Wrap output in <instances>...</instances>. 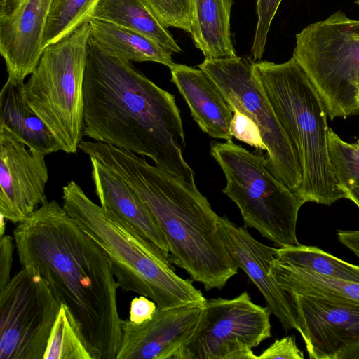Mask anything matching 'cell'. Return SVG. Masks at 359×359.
<instances>
[{
    "label": "cell",
    "mask_w": 359,
    "mask_h": 359,
    "mask_svg": "<svg viewBox=\"0 0 359 359\" xmlns=\"http://www.w3.org/2000/svg\"><path fill=\"white\" fill-rule=\"evenodd\" d=\"M91 18L110 22L141 34L172 53L182 52L167 28L141 0H101Z\"/></svg>",
    "instance_id": "obj_23"
},
{
    "label": "cell",
    "mask_w": 359,
    "mask_h": 359,
    "mask_svg": "<svg viewBox=\"0 0 359 359\" xmlns=\"http://www.w3.org/2000/svg\"><path fill=\"white\" fill-rule=\"evenodd\" d=\"M15 247L14 237L4 235L0 239V291L10 281L13 255Z\"/></svg>",
    "instance_id": "obj_32"
},
{
    "label": "cell",
    "mask_w": 359,
    "mask_h": 359,
    "mask_svg": "<svg viewBox=\"0 0 359 359\" xmlns=\"http://www.w3.org/2000/svg\"><path fill=\"white\" fill-rule=\"evenodd\" d=\"M282 0H257V23L251 48L253 60H260L265 50L268 33L272 20Z\"/></svg>",
    "instance_id": "obj_29"
},
{
    "label": "cell",
    "mask_w": 359,
    "mask_h": 359,
    "mask_svg": "<svg viewBox=\"0 0 359 359\" xmlns=\"http://www.w3.org/2000/svg\"><path fill=\"white\" fill-rule=\"evenodd\" d=\"M7 220L0 215V237H3L6 229V222Z\"/></svg>",
    "instance_id": "obj_37"
},
{
    "label": "cell",
    "mask_w": 359,
    "mask_h": 359,
    "mask_svg": "<svg viewBox=\"0 0 359 359\" xmlns=\"http://www.w3.org/2000/svg\"><path fill=\"white\" fill-rule=\"evenodd\" d=\"M22 266L34 267L77 322L93 359H116L121 341L118 287L100 245L55 200L13 230Z\"/></svg>",
    "instance_id": "obj_1"
},
{
    "label": "cell",
    "mask_w": 359,
    "mask_h": 359,
    "mask_svg": "<svg viewBox=\"0 0 359 359\" xmlns=\"http://www.w3.org/2000/svg\"><path fill=\"white\" fill-rule=\"evenodd\" d=\"M358 101H359V95H358Z\"/></svg>",
    "instance_id": "obj_40"
},
{
    "label": "cell",
    "mask_w": 359,
    "mask_h": 359,
    "mask_svg": "<svg viewBox=\"0 0 359 359\" xmlns=\"http://www.w3.org/2000/svg\"><path fill=\"white\" fill-rule=\"evenodd\" d=\"M230 133L232 137L260 151L267 150L257 125L248 116L240 111H233L230 124Z\"/></svg>",
    "instance_id": "obj_30"
},
{
    "label": "cell",
    "mask_w": 359,
    "mask_h": 359,
    "mask_svg": "<svg viewBox=\"0 0 359 359\" xmlns=\"http://www.w3.org/2000/svg\"><path fill=\"white\" fill-rule=\"evenodd\" d=\"M254 72L297 154L300 201L330 205L347 198L330 157L326 108L304 71L292 57L279 64L255 62Z\"/></svg>",
    "instance_id": "obj_5"
},
{
    "label": "cell",
    "mask_w": 359,
    "mask_h": 359,
    "mask_svg": "<svg viewBox=\"0 0 359 359\" xmlns=\"http://www.w3.org/2000/svg\"><path fill=\"white\" fill-rule=\"evenodd\" d=\"M294 335L276 339L269 347L257 355V359H304Z\"/></svg>",
    "instance_id": "obj_31"
},
{
    "label": "cell",
    "mask_w": 359,
    "mask_h": 359,
    "mask_svg": "<svg viewBox=\"0 0 359 359\" xmlns=\"http://www.w3.org/2000/svg\"><path fill=\"white\" fill-rule=\"evenodd\" d=\"M90 38L86 21L46 46L25 83L30 107L67 154L77 152L83 136V81Z\"/></svg>",
    "instance_id": "obj_6"
},
{
    "label": "cell",
    "mask_w": 359,
    "mask_h": 359,
    "mask_svg": "<svg viewBox=\"0 0 359 359\" xmlns=\"http://www.w3.org/2000/svg\"><path fill=\"white\" fill-rule=\"evenodd\" d=\"M170 69L171 81L201 129L211 137L232 140L230 124L233 112L212 80L201 69L185 65L175 64Z\"/></svg>",
    "instance_id": "obj_17"
},
{
    "label": "cell",
    "mask_w": 359,
    "mask_h": 359,
    "mask_svg": "<svg viewBox=\"0 0 359 359\" xmlns=\"http://www.w3.org/2000/svg\"><path fill=\"white\" fill-rule=\"evenodd\" d=\"M79 150L118 176L139 196L169 245L168 260L206 291L221 290L238 273L217 226L218 215L196 186L144 157L106 143L82 140Z\"/></svg>",
    "instance_id": "obj_3"
},
{
    "label": "cell",
    "mask_w": 359,
    "mask_h": 359,
    "mask_svg": "<svg viewBox=\"0 0 359 359\" xmlns=\"http://www.w3.org/2000/svg\"><path fill=\"white\" fill-rule=\"evenodd\" d=\"M292 57L331 120L359 114V20L337 11L296 34Z\"/></svg>",
    "instance_id": "obj_8"
},
{
    "label": "cell",
    "mask_w": 359,
    "mask_h": 359,
    "mask_svg": "<svg viewBox=\"0 0 359 359\" xmlns=\"http://www.w3.org/2000/svg\"><path fill=\"white\" fill-rule=\"evenodd\" d=\"M344 191L346 193L347 199L353 201L359 208V187L346 188Z\"/></svg>",
    "instance_id": "obj_36"
},
{
    "label": "cell",
    "mask_w": 359,
    "mask_h": 359,
    "mask_svg": "<svg viewBox=\"0 0 359 359\" xmlns=\"http://www.w3.org/2000/svg\"><path fill=\"white\" fill-rule=\"evenodd\" d=\"M217 226L224 246L238 266L258 288L269 308L285 331L299 332L297 313L290 295L269 273L276 248L260 243L246 226H238L226 217H218Z\"/></svg>",
    "instance_id": "obj_15"
},
{
    "label": "cell",
    "mask_w": 359,
    "mask_h": 359,
    "mask_svg": "<svg viewBox=\"0 0 359 359\" xmlns=\"http://www.w3.org/2000/svg\"><path fill=\"white\" fill-rule=\"evenodd\" d=\"M156 309L152 299L143 295L136 297L130 302L129 320L134 323H143L152 318Z\"/></svg>",
    "instance_id": "obj_33"
},
{
    "label": "cell",
    "mask_w": 359,
    "mask_h": 359,
    "mask_svg": "<svg viewBox=\"0 0 359 359\" xmlns=\"http://www.w3.org/2000/svg\"><path fill=\"white\" fill-rule=\"evenodd\" d=\"M62 206L107 256L118 287L152 299L158 308L205 303L192 281L179 276L163 253L114 212L94 203L71 180L62 188Z\"/></svg>",
    "instance_id": "obj_4"
},
{
    "label": "cell",
    "mask_w": 359,
    "mask_h": 359,
    "mask_svg": "<svg viewBox=\"0 0 359 359\" xmlns=\"http://www.w3.org/2000/svg\"><path fill=\"white\" fill-rule=\"evenodd\" d=\"M61 304L32 266L0 291V359H43Z\"/></svg>",
    "instance_id": "obj_11"
},
{
    "label": "cell",
    "mask_w": 359,
    "mask_h": 359,
    "mask_svg": "<svg viewBox=\"0 0 359 359\" xmlns=\"http://www.w3.org/2000/svg\"><path fill=\"white\" fill-rule=\"evenodd\" d=\"M275 257L287 264L320 275L359 283V265L346 262L315 246L299 244L276 248Z\"/></svg>",
    "instance_id": "obj_24"
},
{
    "label": "cell",
    "mask_w": 359,
    "mask_h": 359,
    "mask_svg": "<svg viewBox=\"0 0 359 359\" xmlns=\"http://www.w3.org/2000/svg\"><path fill=\"white\" fill-rule=\"evenodd\" d=\"M165 27L190 34L193 0H141Z\"/></svg>",
    "instance_id": "obj_28"
},
{
    "label": "cell",
    "mask_w": 359,
    "mask_h": 359,
    "mask_svg": "<svg viewBox=\"0 0 359 359\" xmlns=\"http://www.w3.org/2000/svg\"><path fill=\"white\" fill-rule=\"evenodd\" d=\"M288 294L310 359H335L359 339V303Z\"/></svg>",
    "instance_id": "obj_13"
},
{
    "label": "cell",
    "mask_w": 359,
    "mask_h": 359,
    "mask_svg": "<svg viewBox=\"0 0 359 359\" xmlns=\"http://www.w3.org/2000/svg\"><path fill=\"white\" fill-rule=\"evenodd\" d=\"M210 154L226 178L222 192L238 208L245 226L278 248L299 245L296 230L303 203L272 174L267 159L233 140L213 142Z\"/></svg>",
    "instance_id": "obj_7"
},
{
    "label": "cell",
    "mask_w": 359,
    "mask_h": 359,
    "mask_svg": "<svg viewBox=\"0 0 359 359\" xmlns=\"http://www.w3.org/2000/svg\"><path fill=\"white\" fill-rule=\"evenodd\" d=\"M20 0H0V16L11 12Z\"/></svg>",
    "instance_id": "obj_35"
},
{
    "label": "cell",
    "mask_w": 359,
    "mask_h": 359,
    "mask_svg": "<svg viewBox=\"0 0 359 359\" xmlns=\"http://www.w3.org/2000/svg\"><path fill=\"white\" fill-rule=\"evenodd\" d=\"M43 359H93L77 322L64 304L52 328Z\"/></svg>",
    "instance_id": "obj_25"
},
{
    "label": "cell",
    "mask_w": 359,
    "mask_h": 359,
    "mask_svg": "<svg viewBox=\"0 0 359 359\" xmlns=\"http://www.w3.org/2000/svg\"><path fill=\"white\" fill-rule=\"evenodd\" d=\"M205 303L156 309L151 319L137 324L121 320L116 359H173L196 329Z\"/></svg>",
    "instance_id": "obj_14"
},
{
    "label": "cell",
    "mask_w": 359,
    "mask_h": 359,
    "mask_svg": "<svg viewBox=\"0 0 359 359\" xmlns=\"http://www.w3.org/2000/svg\"><path fill=\"white\" fill-rule=\"evenodd\" d=\"M101 0H53L43 46L53 43L88 21Z\"/></svg>",
    "instance_id": "obj_26"
},
{
    "label": "cell",
    "mask_w": 359,
    "mask_h": 359,
    "mask_svg": "<svg viewBox=\"0 0 359 359\" xmlns=\"http://www.w3.org/2000/svg\"><path fill=\"white\" fill-rule=\"evenodd\" d=\"M335 359H359V339L346 345L337 353Z\"/></svg>",
    "instance_id": "obj_34"
},
{
    "label": "cell",
    "mask_w": 359,
    "mask_h": 359,
    "mask_svg": "<svg viewBox=\"0 0 359 359\" xmlns=\"http://www.w3.org/2000/svg\"><path fill=\"white\" fill-rule=\"evenodd\" d=\"M271 313L246 291L206 299L196 329L173 359H257L252 349L271 337Z\"/></svg>",
    "instance_id": "obj_10"
},
{
    "label": "cell",
    "mask_w": 359,
    "mask_h": 359,
    "mask_svg": "<svg viewBox=\"0 0 359 359\" xmlns=\"http://www.w3.org/2000/svg\"><path fill=\"white\" fill-rule=\"evenodd\" d=\"M90 160L100 205L131 224L168 259V241L145 203L120 176L97 161Z\"/></svg>",
    "instance_id": "obj_18"
},
{
    "label": "cell",
    "mask_w": 359,
    "mask_h": 359,
    "mask_svg": "<svg viewBox=\"0 0 359 359\" xmlns=\"http://www.w3.org/2000/svg\"><path fill=\"white\" fill-rule=\"evenodd\" d=\"M355 144L359 147V139L358 140V141L355 142Z\"/></svg>",
    "instance_id": "obj_38"
},
{
    "label": "cell",
    "mask_w": 359,
    "mask_h": 359,
    "mask_svg": "<svg viewBox=\"0 0 359 359\" xmlns=\"http://www.w3.org/2000/svg\"><path fill=\"white\" fill-rule=\"evenodd\" d=\"M330 157L334 175L344 189L359 187V147L343 140L332 129L327 133Z\"/></svg>",
    "instance_id": "obj_27"
},
{
    "label": "cell",
    "mask_w": 359,
    "mask_h": 359,
    "mask_svg": "<svg viewBox=\"0 0 359 359\" xmlns=\"http://www.w3.org/2000/svg\"><path fill=\"white\" fill-rule=\"evenodd\" d=\"M91 40L104 53L130 62H154L171 68L172 52L151 39L114 23L91 18Z\"/></svg>",
    "instance_id": "obj_21"
},
{
    "label": "cell",
    "mask_w": 359,
    "mask_h": 359,
    "mask_svg": "<svg viewBox=\"0 0 359 359\" xmlns=\"http://www.w3.org/2000/svg\"><path fill=\"white\" fill-rule=\"evenodd\" d=\"M53 0H20L0 16V53L8 80L24 83L37 66Z\"/></svg>",
    "instance_id": "obj_16"
},
{
    "label": "cell",
    "mask_w": 359,
    "mask_h": 359,
    "mask_svg": "<svg viewBox=\"0 0 359 359\" xmlns=\"http://www.w3.org/2000/svg\"><path fill=\"white\" fill-rule=\"evenodd\" d=\"M358 103H359V101H358Z\"/></svg>",
    "instance_id": "obj_41"
},
{
    "label": "cell",
    "mask_w": 359,
    "mask_h": 359,
    "mask_svg": "<svg viewBox=\"0 0 359 359\" xmlns=\"http://www.w3.org/2000/svg\"><path fill=\"white\" fill-rule=\"evenodd\" d=\"M250 57L205 58L198 65L215 83L231 110L240 111L259 127L272 174L296 192L302 181L301 166L287 134L254 72Z\"/></svg>",
    "instance_id": "obj_9"
},
{
    "label": "cell",
    "mask_w": 359,
    "mask_h": 359,
    "mask_svg": "<svg viewBox=\"0 0 359 359\" xmlns=\"http://www.w3.org/2000/svg\"><path fill=\"white\" fill-rule=\"evenodd\" d=\"M356 4L359 6V0H356Z\"/></svg>",
    "instance_id": "obj_39"
},
{
    "label": "cell",
    "mask_w": 359,
    "mask_h": 359,
    "mask_svg": "<svg viewBox=\"0 0 359 359\" xmlns=\"http://www.w3.org/2000/svg\"><path fill=\"white\" fill-rule=\"evenodd\" d=\"M83 135L147 156L196 186L183 156L185 138L174 95L131 62L102 51L90 38L83 81Z\"/></svg>",
    "instance_id": "obj_2"
},
{
    "label": "cell",
    "mask_w": 359,
    "mask_h": 359,
    "mask_svg": "<svg viewBox=\"0 0 359 359\" xmlns=\"http://www.w3.org/2000/svg\"><path fill=\"white\" fill-rule=\"evenodd\" d=\"M46 154L0 126V215L18 224L48 201Z\"/></svg>",
    "instance_id": "obj_12"
},
{
    "label": "cell",
    "mask_w": 359,
    "mask_h": 359,
    "mask_svg": "<svg viewBox=\"0 0 359 359\" xmlns=\"http://www.w3.org/2000/svg\"><path fill=\"white\" fill-rule=\"evenodd\" d=\"M233 0H193L190 34L205 58L236 57L231 38Z\"/></svg>",
    "instance_id": "obj_20"
},
{
    "label": "cell",
    "mask_w": 359,
    "mask_h": 359,
    "mask_svg": "<svg viewBox=\"0 0 359 359\" xmlns=\"http://www.w3.org/2000/svg\"><path fill=\"white\" fill-rule=\"evenodd\" d=\"M0 126L6 128L28 148L46 155L61 150L53 134L30 107L25 83L8 79L0 92Z\"/></svg>",
    "instance_id": "obj_19"
},
{
    "label": "cell",
    "mask_w": 359,
    "mask_h": 359,
    "mask_svg": "<svg viewBox=\"0 0 359 359\" xmlns=\"http://www.w3.org/2000/svg\"><path fill=\"white\" fill-rule=\"evenodd\" d=\"M269 273L287 294L359 303V283L320 275L274 257Z\"/></svg>",
    "instance_id": "obj_22"
}]
</instances>
